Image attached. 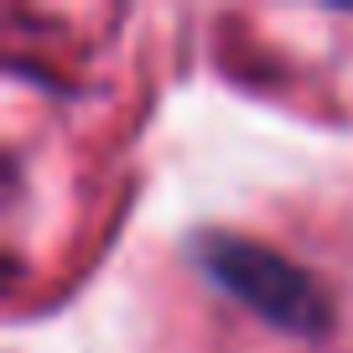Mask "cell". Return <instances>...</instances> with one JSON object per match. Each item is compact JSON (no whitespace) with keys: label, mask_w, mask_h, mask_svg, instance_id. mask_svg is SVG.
I'll use <instances>...</instances> for the list:
<instances>
[{"label":"cell","mask_w":353,"mask_h":353,"mask_svg":"<svg viewBox=\"0 0 353 353\" xmlns=\"http://www.w3.org/2000/svg\"><path fill=\"white\" fill-rule=\"evenodd\" d=\"M192 260H198L234 301L260 312L265 322H276V327H286V332H322L327 327V301H322L317 281H312L296 260L276 254L270 244L208 229V234L192 239Z\"/></svg>","instance_id":"1"}]
</instances>
